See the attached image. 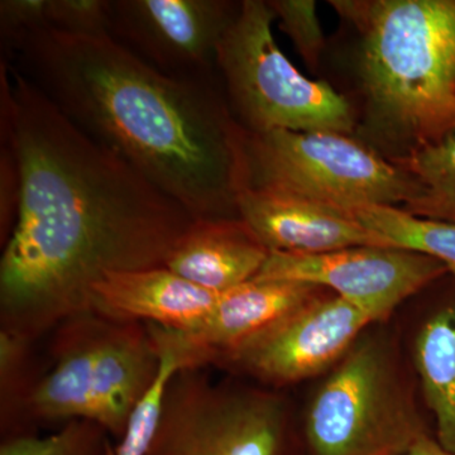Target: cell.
Returning <instances> with one entry per match:
<instances>
[{
    "mask_svg": "<svg viewBox=\"0 0 455 455\" xmlns=\"http://www.w3.org/2000/svg\"><path fill=\"white\" fill-rule=\"evenodd\" d=\"M331 4L362 35L361 79L379 128L407 154L455 130V0Z\"/></svg>",
    "mask_w": 455,
    "mask_h": 455,
    "instance_id": "3",
    "label": "cell"
},
{
    "mask_svg": "<svg viewBox=\"0 0 455 455\" xmlns=\"http://www.w3.org/2000/svg\"><path fill=\"white\" fill-rule=\"evenodd\" d=\"M239 7L223 0H112V37L164 74L212 77Z\"/></svg>",
    "mask_w": 455,
    "mask_h": 455,
    "instance_id": "10",
    "label": "cell"
},
{
    "mask_svg": "<svg viewBox=\"0 0 455 455\" xmlns=\"http://www.w3.org/2000/svg\"><path fill=\"white\" fill-rule=\"evenodd\" d=\"M8 62L194 220L239 218L245 131L214 76H172L112 36L53 29L27 36Z\"/></svg>",
    "mask_w": 455,
    "mask_h": 455,
    "instance_id": "2",
    "label": "cell"
},
{
    "mask_svg": "<svg viewBox=\"0 0 455 455\" xmlns=\"http://www.w3.org/2000/svg\"><path fill=\"white\" fill-rule=\"evenodd\" d=\"M268 256V248L241 218L196 220L166 267L203 289L223 293L252 281Z\"/></svg>",
    "mask_w": 455,
    "mask_h": 455,
    "instance_id": "16",
    "label": "cell"
},
{
    "mask_svg": "<svg viewBox=\"0 0 455 455\" xmlns=\"http://www.w3.org/2000/svg\"><path fill=\"white\" fill-rule=\"evenodd\" d=\"M220 296L167 267L109 272L92 287V313L188 333L211 315Z\"/></svg>",
    "mask_w": 455,
    "mask_h": 455,
    "instance_id": "13",
    "label": "cell"
},
{
    "mask_svg": "<svg viewBox=\"0 0 455 455\" xmlns=\"http://www.w3.org/2000/svg\"><path fill=\"white\" fill-rule=\"evenodd\" d=\"M110 436L92 420H73L47 436H13L2 440L0 455H107Z\"/></svg>",
    "mask_w": 455,
    "mask_h": 455,
    "instance_id": "20",
    "label": "cell"
},
{
    "mask_svg": "<svg viewBox=\"0 0 455 455\" xmlns=\"http://www.w3.org/2000/svg\"><path fill=\"white\" fill-rule=\"evenodd\" d=\"M269 7L280 20V28L291 38L296 49L311 68H316L324 49V35L314 0H271Z\"/></svg>",
    "mask_w": 455,
    "mask_h": 455,
    "instance_id": "22",
    "label": "cell"
},
{
    "mask_svg": "<svg viewBox=\"0 0 455 455\" xmlns=\"http://www.w3.org/2000/svg\"><path fill=\"white\" fill-rule=\"evenodd\" d=\"M106 317L95 313L68 317L53 331V366L33 388L27 415L64 424L92 420V385L99 340Z\"/></svg>",
    "mask_w": 455,
    "mask_h": 455,
    "instance_id": "15",
    "label": "cell"
},
{
    "mask_svg": "<svg viewBox=\"0 0 455 455\" xmlns=\"http://www.w3.org/2000/svg\"><path fill=\"white\" fill-rule=\"evenodd\" d=\"M203 370L173 374L146 455H307L283 395Z\"/></svg>",
    "mask_w": 455,
    "mask_h": 455,
    "instance_id": "6",
    "label": "cell"
},
{
    "mask_svg": "<svg viewBox=\"0 0 455 455\" xmlns=\"http://www.w3.org/2000/svg\"><path fill=\"white\" fill-rule=\"evenodd\" d=\"M406 455H455V453L443 448L438 440L430 434H425Z\"/></svg>",
    "mask_w": 455,
    "mask_h": 455,
    "instance_id": "26",
    "label": "cell"
},
{
    "mask_svg": "<svg viewBox=\"0 0 455 455\" xmlns=\"http://www.w3.org/2000/svg\"><path fill=\"white\" fill-rule=\"evenodd\" d=\"M50 0H2L0 2V38L2 59H11L27 36L49 29Z\"/></svg>",
    "mask_w": 455,
    "mask_h": 455,
    "instance_id": "24",
    "label": "cell"
},
{
    "mask_svg": "<svg viewBox=\"0 0 455 455\" xmlns=\"http://www.w3.org/2000/svg\"><path fill=\"white\" fill-rule=\"evenodd\" d=\"M447 272L427 254L364 245L317 254L269 252L253 280L316 284L357 307L374 324L387 320L401 302Z\"/></svg>",
    "mask_w": 455,
    "mask_h": 455,
    "instance_id": "9",
    "label": "cell"
},
{
    "mask_svg": "<svg viewBox=\"0 0 455 455\" xmlns=\"http://www.w3.org/2000/svg\"><path fill=\"white\" fill-rule=\"evenodd\" d=\"M49 29L74 36H112V0H50Z\"/></svg>",
    "mask_w": 455,
    "mask_h": 455,
    "instance_id": "23",
    "label": "cell"
},
{
    "mask_svg": "<svg viewBox=\"0 0 455 455\" xmlns=\"http://www.w3.org/2000/svg\"><path fill=\"white\" fill-rule=\"evenodd\" d=\"M0 241L2 247H4L17 223L22 176L17 152L7 128L0 127Z\"/></svg>",
    "mask_w": 455,
    "mask_h": 455,
    "instance_id": "25",
    "label": "cell"
},
{
    "mask_svg": "<svg viewBox=\"0 0 455 455\" xmlns=\"http://www.w3.org/2000/svg\"><path fill=\"white\" fill-rule=\"evenodd\" d=\"M239 218L269 252L317 254L344 248L396 247L368 229L352 212L276 190L245 187L236 194Z\"/></svg>",
    "mask_w": 455,
    "mask_h": 455,
    "instance_id": "12",
    "label": "cell"
},
{
    "mask_svg": "<svg viewBox=\"0 0 455 455\" xmlns=\"http://www.w3.org/2000/svg\"><path fill=\"white\" fill-rule=\"evenodd\" d=\"M245 187L276 188L349 212L397 208L421 194L405 170L335 132H245Z\"/></svg>",
    "mask_w": 455,
    "mask_h": 455,
    "instance_id": "7",
    "label": "cell"
},
{
    "mask_svg": "<svg viewBox=\"0 0 455 455\" xmlns=\"http://www.w3.org/2000/svg\"><path fill=\"white\" fill-rule=\"evenodd\" d=\"M156 348L161 357L157 379L132 414L124 435L118 440V444L110 445L107 455H146L151 447L163 415L167 386L173 374L180 371L178 359L170 349L158 344Z\"/></svg>",
    "mask_w": 455,
    "mask_h": 455,
    "instance_id": "21",
    "label": "cell"
},
{
    "mask_svg": "<svg viewBox=\"0 0 455 455\" xmlns=\"http://www.w3.org/2000/svg\"><path fill=\"white\" fill-rule=\"evenodd\" d=\"M160 366V353L146 324L106 319L94 366L92 421L121 440Z\"/></svg>",
    "mask_w": 455,
    "mask_h": 455,
    "instance_id": "14",
    "label": "cell"
},
{
    "mask_svg": "<svg viewBox=\"0 0 455 455\" xmlns=\"http://www.w3.org/2000/svg\"><path fill=\"white\" fill-rule=\"evenodd\" d=\"M412 361L425 403L435 418V439L455 453V302L424 320L412 344Z\"/></svg>",
    "mask_w": 455,
    "mask_h": 455,
    "instance_id": "17",
    "label": "cell"
},
{
    "mask_svg": "<svg viewBox=\"0 0 455 455\" xmlns=\"http://www.w3.org/2000/svg\"><path fill=\"white\" fill-rule=\"evenodd\" d=\"M325 289L298 281H248L220 293L211 315L196 331H172L147 324L156 343L175 355L180 370L211 366L215 357L235 348L325 295Z\"/></svg>",
    "mask_w": 455,
    "mask_h": 455,
    "instance_id": "11",
    "label": "cell"
},
{
    "mask_svg": "<svg viewBox=\"0 0 455 455\" xmlns=\"http://www.w3.org/2000/svg\"><path fill=\"white\" fill-rule=\"evenodd\" d=\"M364 331L311 400L307 455H406L429 434L394 341Z\"/></svg>",
    "mask_w": 455,
    "mask_h": 455,
    "instance_id": "4",
    "label": "cell"
},
{
    "mask_svg": "<svg viewBox=\"0 0 455 455\" xmlns=\"http://www.w3.org/2000/svg\"><path fill=\"white\" fill-rule=\"evenodd\" d=\"M370 325L361 310L326 292L221 353L211 366L251 377L267 387H283L333 367Z\"/></svg>",
    "mask_w": 455,
    "mask_h": 455,
    "instance_id": "8",
    "label": "cell"
},
{
    "mask_svg": "<svg viewBox=\"0 0 455 455\" xmlns=\"http://www.w3.org/2000/svg\"><path fill=\"white\" fill-rule=\"evenodd\" d=\"M394 164L420 184V196L403 212L424 220L455 223V130L435 142L394 158Z\"/></svg>",
    "mask_w": 455,
    "mask_h": 455,
    "instance_id": "18",
    "label": "cell"
},
{
    "mask_svg": "<svg viewBox=\"0 0 455 455\" xmlns=\"http://www.w3.org/2000/svg\"><path fill=\"white\" fill-rule=\"evenodd\" d=\"M352 214L396 247L440 260L455 276V223L414 217L395 206H367Z\"/></svg>",
    "mask_w": 455,
    "mask_h": 455,
    "instance_id": "19",
    "label": "cell"
},
{
    "mask_svg": "<svg viewBox=\"0 0 455 455\" xmlns=\"http://www.w3.org/2000/svg\"><path fill=\"white\" fill-rule=\"evenodd\" d=\"M276 20L268 2L244 0L228 29L217 68L227 101L245 132H335L350 134L355 114L343 95L299 73L272 32Z\"/></svg>",
    "mask_w": 455,
    "mask_h": 455,
    "instance_id": "5",
    "label": "cell"
},
{
    "mask_svg": "<svg viewBox=\"0 0 455 455\" xmlns=\"http://www.w3.org/2000/svg\"><path fill=\"white\" fill-rule=\"evenodd\" d=\"M0 127L11 133L22 176L0 260V331L35 343L92 313V287L104 275L166 267L196 220L5 61Z\"/></svg>",
    "mask_w": 455,
    "mask_h": 455,
    "instance_id": "1",
    "label": "cell"
}]
</instances>
